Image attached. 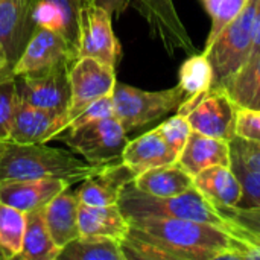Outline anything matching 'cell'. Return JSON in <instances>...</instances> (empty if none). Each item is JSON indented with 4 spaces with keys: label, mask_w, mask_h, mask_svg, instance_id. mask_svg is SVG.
Masks as SVG:
<instances>
[{
    "label": "cell",
    "mask_w": 260,
    "mask_h": 260,
    "mask_svg": "<svg viewBox=\"0 0 260 260\" xmlns=\"http://www.w3.org/2000/svg\"><path fill=\"white\" fill-rule=\"evenodd\" d=\"M101 168L79 160L72 151L50 148L46 143L24 145L8 140L0 155V181L62 178L75 184Z\"/></svg>",
    "instance_id": "obj_2"
},
{
    "label": "cell",
    "mask_w": 260,
    "mask_h": 260,
    "mask_svg": "<svg viewBox=\"0 0 260 260\" xmlns=\"http://www.w3.org/2000/svg\"><path fill=\"white\" fill-rule=\"evenodd\" d=\"M34 9L35 0H0V44L11 69L37 27Z\"/></svg>",
    "instance_id": "obj_14"
},
{
    "label": "cell",
    "mask_w": 260,
    "mask_h": 260,
    "mask_svg": "<svg viewBox=\"0 0 260 260\" xmlns=\"http://www.w3.org/2000/svg\"><path fill=\"white\" fill-rule=\"evenodd\" d=\"M67 187H72V183L62 178L0 181V201L29 213L43 209Z\"/></svg>",
    "instance_id": "obj_15"
},
{
    "label": "cell",
    "mask_w": 260,
    "mask_h": 260,
    "mask_svg": "<svg viewBox=\"0 0 260 260\" xmlns=\"http://www.w3.org/2000/svg\"><path fill=\"white\" fill-rule=\"evenodd\" d=\"M5 66H8V58H6V53H5L3 46L0 44V69L5 67Z\"/></svg>",
    "instance_id": "obj_38"
},
{
    "label": "cell",
    "mask_w": 260,
    "mask_h": 260,
    "mask_svg": "<svg viewBox=\"0 0 260 260\" xmlns=\"http://www.w3.org/2000/svg\"><path fill=\"white\" fill-rule=\"evenodd\" d=\"M177 163L192 177L210 166H232L230 142L192 131Z\"/></svg>",
    "instance_id": "obj_18"
},
{
    "label": "cell",
    "mask_w": 260,
    "mask_h": 260,
    "mask_svg": "<svg viewBox=\"0 0 260 260\" xmlns=\"http://www.w3.org/2000/svg\"><path fill=\"white\" fill-rule=\"evenodd\" d=\"M157 129L163 136L166 143L172 148V151L180 157V154L192 133V126L187 122L186 116L177 113L174 117H171V119L165 120L161 125H158Z\"/></svg>",
    "instance_id": "obj_32"
},
{
    "label": "cell",
    "mask_w": 260,
    "mask_h": 260,
    "mask_svg": "<svg viewBox=\"0 0 260 260\" xmlns=\"http://www.w3.org/2000/svg\"><path fill=\"white\" fill-rule=\"evenodd\" d=\"M136 174L122 161L102 166L96 174L81 181V187L76 190L79 201L88 206H111L119 204L120 193L133 183Z\"/></svg>",
    "instance_id": "obj_16"
},
{
    "label": "cell",
    "mask_w": 260,
    "mask_h": 260,
    "mask_svg": "<svg viewBox=\"0 0 260 260\" xmlns=\"http://www.w3.org/2000/svg\"><path fill=\"white\" fill-rule=\"evenodd\" d=\"M177 160L178 155L166 143L157 128L134 140H128L122 152V163H125L136 175L157 166L177 163Z\"/></svg>",
    "instance_id": "obj_19"
},
{
    "label": "cell",
    "mask_w": 260,
    "mask_h": 260,
    "mask_svg": "<svg viewBox=\"0 0 260 260\" xmlns=\"http://www.w3.org/2000/svg\"><path fill=\"white\" fill-rule=\"evenodd\" d=\"M256 8L257 0H248L213 43L204 47L203 53L213 69V87H224L247 64L254 40Z\"/></svg>",
    "instance_id": "obj_4"
},
{
    "label": "cell",
    "mask_w": 260,
    "mask_h": 260,
    "mask_svg": "<svg viewBox=\"0 0 260 260\" xmlns=\"http://www.w3.org/2000/svg\"><path fill=\"white\" fill-rule=\"evenodd\" d=\"M233 171L242 184V197L238 203V207H244V209L260 207V172H251L244 169H233Z\"/></svg>",
    "instance_id": "obj_33"
},
{
    "label": "cell",
    "mask_w": 260,
    "mask_h": 260,
    "mask_svg": "<svg viewBox=\"0 0 260 260\" xmlns=\"http://www.w3.org/2000/svg\"><path fill=\"white\" fill-rule=\"evenodd\" d=\"M6 142H8V140H6ZM6 142H2V140H0V155H2V152H3V149H5Z\"/></svg>",
    "instance_id": "obj_39"
},
{
    "label": "cell",
    "mask_w": 260,
    "mask_h": 260,
    "mask_svg": "<svg viewBox=\"0 0 260 260\" xmlns=\"http://www.w3.org/2000/svg\"><path fill=\"white\" fill-rule=\"evenodd\" d=\"M111 15L96 0H81L78 59L94 58L107 66L117 67L122 58V47L113 32Z\"/></svg>",
    "instance_id": "obj_8"
},
{
    "label": "cell",
    "mask_w": 260,
    "mask_h": 260,
    "mask_svg": "<svg viewBox=\"0 0 260 260\" xmlns=\"http://www.w3.org/2000/svg\"><path fill=\"white\" fill-rule=\"evenodd\" d=\"M58 260H126V256L119 241L98 236H79L62 247Z\"/></svg>",
    "instance_id": "obj_25"
},
{
    "label": "cell",
    "mask_w": 260,
    "mask_h": 260,
    "mask_svg": "<svg viewBox=\"0 0 260 260\" xmlns=\"http://www.w3.org/2000/svg\"><path fill=\"white\" fill-rule=\"evenodd\" d=\"M193 186L216 207L238 206L242 184L232 166H210L193 177Z\"/></svg>",
    "instance_id": "obj_21"
},
{
    "label": "cell",
    "mask_w": 260,
    "mask_h": 260,
    "mask_svg": "<svg viewBox=\"0 0 260 260\" xmlns=\"http://www.w3.org/2000/svg\"><path fill=\"white\" fill-rule=\"evenodd\" d=\"M79 197L76 190L67 187L43 207L44 222L53 242L62 250L69 242L81 236L79 233Z\"/></svg>",
    "instance_id": "obj_17"
},
{
    "label": "cell",
    "mask_w": 260,
    "mask_h": 260,
    "mask_svg": "<svg viewBox=\"0 0 260 260\" xmlns=\"http://www.w3.org/2000/svg\"><path fill=\"white\" fill-rule=\"evenodd\" d=\"M178 78V85L184 90L186 99L204 94L213 87V69L209 58L204 53H192L181 64Z\"/></svg>",
    "instance_id": "obj_27"
},
{
    "label": "cell",
    "mask_w": 260,
    "mask_h": 260,
    "mask_svg": "<svg viewBox=\"0 0 260 260\" xmlns=\"http://www.w3.org/2000/svg\"><path fill=\"white\" fill-rule=\"evenodd\" d=\"M128 222L129 232L122 242L126 260L235 259L233 236L216 225L157 216Z\"/></svg>",
    "instance_id": "obj_1"
},
{
    "label": "cell",
    "mask_w": 260,
    "mask_h": 260,
    "mask_svg": "<svg viewBox=\"0 0 260 260\" xmlns=\"http://www.w3.org/2000/svg\"><path fill=\"white\" fill-rule=\"evenodd\" d=\"M96 3L99 6H102L111 17H120L122 12L126 9V6L129 5V0H96Z\"/></svg>",
    "instance_id": "obj_37"
},
{
    "label": "cell",
    "mask_w": 260,
    "mask_h": 260,
    "mask_svg": "<svg viewBox=\"0 0 260 260\" xmlns=\"http://www.w3.org/2000/svg\"><path fill=\"white\" fill-rule=\"evenodd\" d=\"M232 168L260 172V142L235 137L230 142Z\"/></svg>",
    "instance_id": "obj_31"
},
{
    "label": "cell",
    "mask_w": 260,
    "mask_h": 260,
    "mask_svg": "<svg viewBox=\"0 0 260 260\" xmlns=\"http://www.w3.org/2000/svg\"><path fill=\"white\" fill-rule=\"evenodd\" d=\"M73 66L15 76L17 98L46 110L66 111L70 102V70Z\"/></svg>",
    "instance_id": "obj_12"
},
{
    "label": "cell",
    "mask_w": 260,
    "mask_h": 260,
    "mask_svg": "<svg viewBox=\"0 0 260 260\" xmlns=\"http://www.w3.org/2000/svg\"><path fill=\"white\" fill-rule=\"evenodd\" d=\"M119 207L126 219L143 216L177 218L212 224L222 230H225L227 222L216 207L197 187L177 197L160 198L140 192L133 183H129L120 193Z\"/></svg>",
    "instance_id": "obj_3"
},
{
    "label": "cell",
    "mask_w": 260,
    "mask_h": 260,
    "mask_svg": "<svg viewBox=\"0 0 260 260\" xmlns=\"http://www.w3.org/2000/svg\"><path fill=\"white\" fill-rule=\"evenodd\" d=\"M26 213L0 201V260H12L21 250Z\"/></svg>",
    "instance_id": "obj_28"
},
{
    "label": "cell",
    "mask_w": 260,
    "mask_h": 260,
    "mask_svg": "<svg viewBox=\"0 0 260 260\" xmlns=\"http://www.w3.org/2000/svg\"><path fill=\"white\" fill-rule=\"evenodd\" d=\"M61 248L53 242L44 222L43 209L26 213L23 245L15 260H58Z\"/></svg>",
    "instance_id": "obj_24"
},
{
    "label": "cell",
    "mask_w": 260,
    "mask_h": 260,
    "mask_svg": "<svg viewBox=\"0 0 260 260\" xmlns=\"http://www.w3.org/2000/svg\"><path fill=\"white\" fill-rule=\"evenodd\" d=\"M17 101L15 75L12 69L5 66L0 69V140H9L11 122Z\"/></svg>",
    "instance_id": "obj_30"
},
{
    "label": "cell",
    "mask_w": 260,
    "mask_h": 260,
    "mask_svg": "<svg viewBox=\"0 0 260 260\" xmlns=\"http://www.w3.org/2000/svg\"><path fill=\"white\" fill-rule=\"evenodd\" d=\"M224 88L238 108L260 110V55L248 59Z\"/></svg>",
    "instance_id": "obj_26"
},
{
    "label": "cell",
    "mask_w": 260,
    "mask_h": 260,
    "mask_svg": "<svg viewBox=\"0 0 260 260\" xmlns=\"http://www.w3.org/2000/svg\"><path fill=\"white\" fill-rule=\"evenodd\" d=\"M78 61V49L61 34L37 26L23 53L12 67V73L27 75L50 70L62 66H73Z\"/></svg>",
    "instance_id": "obj_9"
},
{
    "label": "cell",
    "mask_w": 260,
    "mask_h": 260,
    "mask_svg": "<svg viewBox=\"0 0 260 260\" xmlns=\"http://www.w3.org/2000/svg\"><path fill=\"white\" fill-rule=\"evenodd\" d=\"M126 131L114 117H104L96 122L67 128L53 140L62 142L73 154H79L88 165L107 166L122 161V152L128 143Z\"/></svg>",
    "instance_id": "obj_6"
},
{
    "label": "cell",
    "mask_w": 260,
    "mask_h": 260,
    "mask_svg": "<svg viewBox=\"0 0 260 260\" xmlns=\"http://www.w3.org/2000/svg\"><path fill=\"white\" fill-rule=\"evenodd\" d=\"M78 219L81 236L110 238L122 244L129 232V222L119 204L88 206L81 203Z\"/></svg>",
    "instance_id": "obj_20"
},
{
    "label": "cell",
    "mask_w": 260,
    "mask_h": 260,
    "mask_svg": "<svg viewBox=\"0 0 260 260\" xmlns=\"http://www.w3.org/2000/svg\"><path fill=\"white\" fill-rule=\"evenodd\" d=\"M178 114L186 116L192 131L227 142L236 137L238 105L224 87H212L198 98L186 99Z\"/></svg>",
    "instance_id": "obj_7"
},
{
    "label": "cell",
    "mask_w": 260,
    "mask_h": 260,
    "mask_svg": "<svg viewBox=\"0 0 260 260\" xmlns=\"http://www.w3.org/2000/svg\"><path fill=\"white\" fill-rule=\"evenodd\" d=\"M114 116V108H113V99L110 96H104L94 102H91L87 108H84L76 117H73L69 123L67 128H78L91 122H96L104 117Z\"/></svg>",
    "instance_id": "obj_34"
},
{
    "label": "cell",
    "mask_w": 260,
    "mask_h": 260,
    "mask_svg": "<svg viewBox=\"0 0 260 260\" xmlns=\"http://www.w3.org/2000/svg\"><path fill=\"white\" fill-rule=\"evenodd\" d=\"M134 187L152 197L168 198L193 189V177L178 163L157 166L136 175Z\"/></svg>",
    "instance_id": "obj_22"
},
{
    "label": "cell",
    "mask_w": 260,
    "mask_h": 260,
    "mask_svg": "<svg viewBox=\"0 0 260 260\" xmlns=\"http://www.w3.org/2000/svg\"><path fill=\"white\" fill-rule=\"evenodd\" d=\"M116 69L94 58H79L70 70L69 123L91 102L110 96L116 85Z\"/></svg>",
    "instance_id": "obj_11"
},
{
    "label": "cell",
    "mask_w": 260,
    "mask_h": 260,
    "mask_svg": "<svg viewBox=\"0 0 260 260\" xmlns=\"http://www.w3.org/2000/svg\"><path fill=\"white\" fill-rule=\"evenodd\" d=\"M111 99L114 117L129 133L178 110L186 99V93L180 85L168 90L148 91L116 82Z\"/></svg>",
    "instance_id": "obj_5"
},
{
    "label": "cell",
    "mask_w": 260,
    "mask_h": 260,
    "mask_svg": "<svg viewBox=\"0 0 260 260\" xmlns=\"http://www.w3.org/2000/svg\"><path fill=\"white\" fill-rule=\"evenodd\" d=\"M129 5L143 17L151 37L160 41L171 56L177 50L190 55L197 53V47L180 18L174 0H129Z\"/></svg>",
    "instance_id": "obj_10"
},
{
    "label": "cell",
    "mask_w": 260,
    "mask_h": 260,
    "mask_svg": "<svg viewBox=\"0 0 260 260\" xmlns=\"http://www.w3.org/2000/svg\"><path fill=\"white\" fill-rule=\"evenodd\" d=\"M79 6L81 0H35V23L61 34L78 49Z\"/></svg>",
    "instance_id": "obj_23"
},
{
    "label": "cell",
    "mask_w": 260,
    "mask_h": 260,
    "mask_svg": "<svg viewBox=\"0 0 260 260\" xmlns=\"http://www.w3.org/2000/svg\"><path fill=\"white\" fill-rule=\"evenodd\" d=\"M69 116L66 111H53L34 107L20 98L15 101L9 142L14 143H46L67 129Z\"/></svg>",
    "instance_id": "obj_13"
},
{
    "label": "cell",
    "mask_w": 260,
    "mask_h": 260,
    "mask_svg": "<svg viewBox=\"0 0 260 260\" xmlns=\"http://www.w3.org/2000/svg\"><path fill=\"white\" fill-rule=\"evenodd\" d=\"M221 215L236 221L247 230L256 233L260 236V207H251V209H244V207H224V209H216Z\"/></svg>",
    "instance_id": "obj_36"
},
{
    "label": "cell",
    "mask_w": 260,
    "mask_h": 260,
    "mask_svg": "<svg viewBox=\"0 0 260 260\" xmlns=\"http://www.w3.org/2000/svg\"><path fill=\"white\" fill-rule=\"evenodd\" d=\"M236 136L247 140L260 142V110L238 108Z\"/></svg>",
    "instance_id": "obj_35"
},
{
    "label": "cell",
    "mask_w": 260,
    "mask_h": 260,
    "mask_svg": "<svg viewBox=\"0 0 260 260\" xmlns=\"http://www.w3.org/2000/svg\"><path fill=\"white\" fill-rule=\"evenodd\" d=\"M248 0H203L206 11L212 18L206 47L221 34V30L245 8Z\"/></svg>",
    "instance_id": "obj_29"
}]
</instances>
